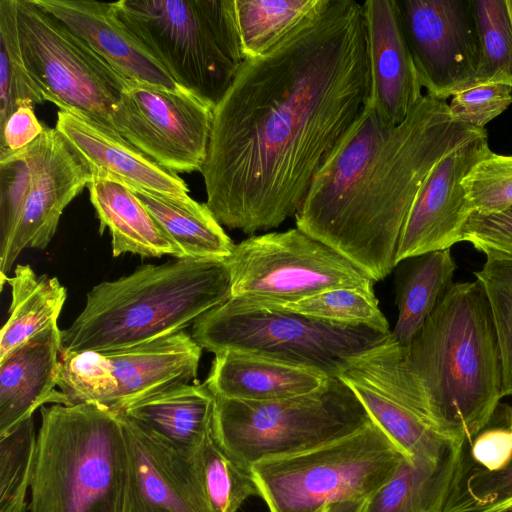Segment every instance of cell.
I'll list each match as a JSON object with an SVG mask.
<instances>
[{"label":"cell","instance_id":"obj_12","mask_svg":"<svg viewBox=\"0 0 512 512\" xmlns=\"http://www.w3.org/2000/svg\"><path fill=\"white\" fill-rule=\"evenodd\" d=\"M202 348L184 331L108 351L60 354L58 387L68 404L93 402L120 412L197 376Z\"/></svg>","mask_w":512,"mask_h":512},{"label":"cell","instance_id":"obj_17","mask_svg":"<svg viewBox=\"0 0 512 512\" xmlns=\"http://www.w3.org/2000/svg\"><path fill=\"white\" fill-rule=\"evenodd\" d=\"M491 151L486 130L443 157L421 185L403 225L396 264L462 242L474 211L462 180Z\"/></svg>","mask_w":512,"mask_h":512},{"label":"cell","instance_id":"obj_25","mask_svg":"<svg viewBox=\"0 0 512 512\" xmlns=\"http://www.w3.org/2000/svg\"><path fill=\"white\" fill-rule=\"evenodd\" d=\"M88 189L100 222V233L104 229L110 232L114 257L131 253L142 257L169 255L181 259L179 249L127 185L93 174Z\"/></svg>","mask_w":512,"mask_h":512},{"label":"cell","instance_id":"obj_15","mask_svg":"<svg viewBox=\"0 0 512 512\" xmlns=\"http://www.w3.org/2000/svg\"><path fill=\"white\" fill-rule=\"evenodd\" d=\"M427 95L446 100L474 82L480 44L472 0H396Z\"/></svg>","mask_w":512,"mask_h":512},{"label":"cell","instance_id":"obj_40","mask_svg":"<svg viewBox=\"0 0 512 512\" xmlns=\"http://www.w3.org/2000/svg\"><path fill=\"white\" fill-rule=\"evenodd\" d=\"M510 104V86L503 83H472L453 94L448 107L453 121L484 129Z\"/></svg>","mask_w":512,"mask_h":512},{"label":"cell","instance_id":"obj_36","mask_svg":"<svg viewBox=\"0 0 512 512\" xmlns=\"http://www.w3.org/2000/svg\"><path fill=\"white\" fill-rule=\"evenodd\" d=\"M474 272L482 286L496 332L502 375V397L512 396V258L488 254Z\"/></svg>","mask_w":512,"mask_h":512},{"label":"cell","instance_id":"obj_26","mask_svg":"<svg viewBox=\"0 0 512 512\" xmlns=\"http://www.w3.org/2000/svg\"><path fill=\"white\" fill-rule=\"evenodd\" d=\"M463 444L454 442L434 457L405 459L365 500L361 512H442Z\"/></svg>","mask_w":512,"mask_h":512},{"label":"cell","instance_id":"obj_33","mask_svg":"<svg viewBox=\"0 0 512 512\" xmlns=\"http://www.w3.org/2000/svg\"><path fill=\"white\" fill-rule=\"evenodd\" d=\"M0 58L1 126L19 107L45 101L22 57L16 0H0Z\"/></svg>","mask_w":512,"mask_h":512},{"label":"cell","instance_id":"obj_2","mask_svg":"<svg viewBox=\"0 0 512 512\" xmlns=\"http://www.w3.org/2000/svg\"><path fill=\"white\" fill-rule=\"evenodd\" d=\"M484 130L453 121L447 101L427 94L395 126L364 106L312 181L296 227L375 282L384 279L397 266L403 225L428 174Z\"/></svg>","mask_w":512,"mask_h":512},{"label":"cell","instance_id":"obj_27","mask_svg":"<svg viewBox=\"0 0 512 512\" xmlns=\"http://www.w3.org/2000/svg\"><path fill=\"white\" fill-rule=\"evenodd\" d=\"M130 189L179 249L181 259H227L232 254L235 244L206 203Z\"/></svg>","mask_w":512,"mask_h":512},{"label":"cell","instance_id":"obj_32","mask_svg":"<svg viewBox=\"0 0 512 512\" xmlns=\"http://www.w3.org/2000/svg\"><path fill=\"white\" fill-rule=\"evenodd\" d=\"M195 457L211 512H237L248 497L258 495L250 468L225 451L212 430Z\"/></svg>","mask_w":512,"mask_h":512},{"label":"cell","instance_id":"obj_44","mask_svg":"<svg viewBox=\"0 0 512 512\" xmlns=\"http://www.w3.org/2000/svg\"><path fill=\"white\" fill-rule=\"evenodd\" d=\"M505 427L512 433V406L506 410V425Z\"/></svg>","mask_w":512,"mask_h":512},{"label":"cell","instance_id":"obj_39","mask_svg":"<svg viewBox=\"0 0 512 512\" xmlns=\"http://www.w3.org/2000/svg\"><path fill=\"white\" fill-rule=\"evenodd\" d=\"M32 178L29 146L0 157V256L21 217Z\"/></svg>","mask_w":512,"mask_h":512},{"label":"cell","instance_id":"obj_45","mask_svg":"<svg viewBox=\"0 0 512 512\" xmlns=\"http://www.w3.org/2000/svg\"><path fill=\"white\" fill-rule=\"evenodd\" d=\"M505 2H506L507 11H508V15H509V19H510V23H511V27H512V0H505Z\"/></svg>","mask_w":512,"mask_h":512},{"label":"cell","instance_id":"obj_28","mask_svg":"<svg viewBox=\"0 0 512 512\" xmlns=\"http://www.w3.org/2000/svg\"><path fill=\"white\" fill-rule=\"evenodd\" d=\"M6 283L11 288V305L0 332V359L56 323L67 297L57 277L38 275L28 264H17Z\"/></svg>","mask_w":512,"mask_h":512},{"label":"cell","instance_id":"obj_1","mask_svg":"<svg viewBox=\"0 0 512 512\" xmlns=\"http://www.w3.org/2000/svg\"><path fill=\"white\" fill-rule=\"evenodd\" d=\"M369 90L365 12L354 0H331L273 50L245 59L213 109L200 170L218 222L252 234L295 216Z\"/></svg>","mask_w":512,"mask_h":512},{"label":"cell","instance_id":"obj_20","mask_svg":"<svg viewBox=\"0 0 512 512\" xmlns=\"http://www.w3.org/2000/svg\"><path fill=\"white\" fill-rule=\"evenodd\" d=\"M130 81L176 88L177 83L120 19L115 2L32 0Z\"/></svg>","mask_w":512,"mask_h":512},{"label":"cell","instance_id":"obj_8","mask_svg":"<svg viewBox=\"0 0 512 512\" xmlns=\"http://www.w3.org/2000/svg\"><path fill=\"white\" fill-rule=\"evenodd\" d=\"M191 336L215 355L227 351L251 354L331 378L338 377L348 359L385 342L391 333L229 298L200 316Z\"/></svg>","mask_w":512,"mask_h":512},{"label":"cell","instance_id":"obj_23","mask_svg":"<svg viewBox=\"0 0 512 512\" xmlns=\"http://www.w3.org/2000/svg\"><path fill=\"white\" fill-rule=\"evenodd\" d=\"M327 378L309 368L227 351L215 355L205 383L216 397L269 401L312 392Z\"/></svg>","mask_w":512,"mask_h":512},{"label":"cell","instance_id":"obj_29","mask_svg":"<svg viewBox=\"0 0 512 512\" xmlns=\"http://www.w3.org/2000/svg\"><path fill=\"white\" fill-rule=\"evenodd\" d=\"M412 261L397 287L398 318L392 338L407 347L423 327L447 289L456 270L450 249L430 252Z\"/></svg>","mask_w":512,"mask_h":512},{"label":"cell","instance_id":"obj_13","mask_svg":"<svg viewBox=\"0 0 512 512\" xmlns=\"http://www.w3.org/2000/svg\"><path fill=\"white\" fill-rule=\"evenodd\" d=\"M213 107L178 86L129 81L114 111V131L173 173L200 171L206 159Z\"/></svg>","mask_w":512,"mask_h":512},{"label":"cell","instance_id":"obj_30","mask_svg":"<svg viewBox=\"0 0 512 512\" xmlns=\"http://www.w3.org/2000/svg\"><path fill=\"white\" fill-rule=\"evenodd\" d=\"M331 0H234L245 59L260 57L315 20Z\"/></svg>","mask_w":512,"mask_h":512},{"label":"cell","instance_id":"obj_37","mask_svg":"<svg viewBox=\"0 0 512 512\" xmlns=\"http://www.w3.org/2000/svg\"><path fill=\"white\" fill-rule=\"evenodd\" d=\"M37 434L33 417L0 437V512H26Z\"/></svg>","mask_w":512,"mask_h":512},{"label":"cell","instance_id":"obj_31","mask_svg":"<svg viewBox=\"0 0 512 512\" xmlns=\"http://www.w3.org/2000/svg\"><path fill=\"white\" fill-rule=\"evenodd\" d=\"M462 454V453H461ZM512 507V437L487 468L462 456L442 512H508Z\"/></svg>","mask_w":512,"mask_h":512},{"label":"cell","instance_id":"obj_5","mask_svg":"<svg viewBox=\"0 0 512 512\" xmlns=\"http://www.w3.org/2000/svg\"><path fill=\"white\" fill-rule=\"evenodd\" d=\"M40 411L29 512H124L128 457L118 413L93 402Z\"/></svg>","mask_w":512,"mask_h":512},{"label":"cell","instance_id":"obj_10","mask_svg":"<svg viewBox=\"0 0 512 512\" xmlns=\"http://www.w3.org/2000/svg\"><path fill=\"white\" fill-rule=\"evenodd\" d=\"M16 9L22 57L44 100L115 132L130 80L32 0H16Z\"/></svg>","mask_w":512,"mask_h":512},{"label":"cell","instance_id":"obj_21","mask_svg":"<svg viewBox=\"0 0 512 512\" xmlns=\"http://www.w3.org/2000/svg\"><path fill=\"white\" fill-rule=\"evenodd\" d=\"M62 335L57 322L0 359V437L45 404H68L58 386Z\"/></svg>","mask_w":512,"mask_h":512},{"label":"cell","instance_id":"obj_24","mask_svg":"<svg viewBox=\"0 0 512 512\" xmlns=\"http://www.w3.org/2000/svg\"><path fill=\"white\" fill-rule=\"evenodd\" d=\"M215 407L216 396L204 382L174 386L118 413L168 445L193 454L212 430Z\"/></svg>","mask_w":512,"mask_h":512},{"label":"cell","instance_id":"obj_9","mask_svg":"<svg viewBox=\"0 0 512 512\" xmlns=\"http://www.w3.org/2000/svg\"><path fill=\"white\" fill-rule=\"evenodd\" d=\"M407 459L373 421L344 438L250 467L270 512H323L333 503L364 500Z\"/></svg>","mask_w":512,"mask_h":512},{"label":"cell","instance_id":"obj_42","mask_svg":"<svg viewBox=\"0 0 512 512\" xmlns=\"http://www.w3.org/2000/svg\"><path fill=\"white\" fill-rule=\"evenodd\" d=\"M44 130L33 106L19 107L0 126V157L28 147Z\"/></svg>","mask_w":512,"mask_h":512},{"label":"cell","instance_id":"obj_35","mask_svg":"<svg viewBox=\"0 0 512 512\" xmlns=\"http://www.w3.org/2000/svg\"><path fill=\"white\" fill-rule=\"evenodd\" d=\"M480 58L473 83L512 88V27L505 0H472Z\"/></svg>","mask_w":512,"mask_h":512},{"label":"cell","instance_id":"obj_6","mask_svg":"<svg viewBox=\"0 0 512 512\" xmlns=\"http://www.w3.org/2000/svg\"><path fill=\"white\" fill-rule=\"evenodd\" d=\"M120 19L178 86L220 102L245 57L234 0H120Z\"/></svg>","mask_w":512,"mask_h":512},{"label":"cell","instance_id":"obj_43","mask_svg":"<svg viewBox=\"0 0 512 512\" xmlns=\"http://www.w3.org/2000/svg\"><path fill=\"white\" fill-rule=\"evenodd\" d=\"M365 500H351L333 503L325 508L323 512H361Z\"/></svg>","mask_w":512,"mask_h":512},{"label":"cell","instance_id":"obj_41","mask_svg":"<svg viewBox=\"0 0 512 512\" xmlns=\"http://www.w3.org/2000/svg\"><path fill=\"white\" fill-rule=\"evenodd\" d=\"M462 241L485 255L512 258V206L490 214L473 211L464 226Z\"/></svg>","mask_w":512,"mask_h":512},{"label":"cell","instance_id":"obj_18","mask_svg":"<svg viewBox=\"0 0 512 512\" xmlns=\"http://www.w3.org/2000/svg\"><path fill=\"white\" fill-rule=\"evenodd\" d=\"M118 415L128 457L124 512H211L196 452L180 451Z\"/></svg>","mask_w":512,"mask_h":512},{"label":"cell","instance_id":"obj_22","mask_svg":"<svg viewBox=\"0 0 512 512\" xmlns=\"http://www.w3.org/2000/svg\"><path fill=\"white\" fill-rule=\"evenodd\" d=\"M55 128L93 174L115 179L130 188L180 198L189 196L183 179L115 132L64 110L58 112Z\"/></svg>","mask_w":512,"mask_h":512},{"label":"cell","instance_id":"obj_3","mask_svg":"<svg viewBox=\"0 0 512 512\" xmlns=\"http://www.w3.org/2000/svg\"><path fill=\"white\" fill-rule=\"evenodd\" d=\"M404 348L431 425L457 442H471L502 398L497 337L480 283H452Z\"/></svg>","mask_w":512,"mask_h":512},{"label":"cell","instance_id":"obj_34","mask_svg":"<svg viewBox=\"0 0 512 512\" xmlns=\"http://www.w3.org/2000/svg\"><path fill=\"white\" fill-rule=\"evenodd\" d=\"M278 307L319 320L391 333L373 288H334Z\"/></svg>","mask_w":512,"mask_h":512},{"label":"cell","instance_id":"obj_4","mask_svg":"<svg viewBox=\"0 0 512 512\" xmlns=\"http://www.w3.org/2000/svg\"><path fill=\"white\" fill-rule=\"evenodd\" d=\"M231 297L227 259L145 264L95 285L61 330L63 353L133 347L183 331Z\"/></svg>","mask_w":512,"mask_h":512},{"label":"cell","instance_id":"obj_7","mask_svg":"<svg viewBox=\"0 0 512 512\" xmlns=\"http://www.w3.org/2000/svg\"><path fill=\"white\" fill-rule=\"evenodd\" d=\"M371 422L350 386L331 377L312 392L283 399L216 397L212 433L225 451L250 468L344 438Z\"/></svg>","mask_w":512,"mask_h":512},{"label":"cell","instance_id":"obj_11","mask_svg":"<svg viewBox=\"0 0 512 512\" xmlns=\"http://www.w3.org/2000/svg\"><path fill=\"white\" fill-rule=\"evenodd\" d=\"M227 263L231 297L279 306L342 287L375 281L328 245L300 229L269 232L235 244Z\"/></svg>","mask_w":512,"mask_h":512},{"label":"cell","instance_id":"obj_46","mask_svg":"<svg viewBox=\"0 0 512 512\" xmlns=\"http://www.w3.org/2000/svg\"><path fill=\"white\" fill-rule=\"evenodd\" d=\"M508 512H512V507L509 509V511H508Z\"/></svg>","mask_w":512,"mask_h":512},{"label":"cell","instance_id":"obj_19","mask_svg":"<svg viewBox=\"0 0 512 512\" xmlns=\"http://www.w3.org/2000/svg\"><path fill=\"white\" fill-rule=\"evenodd\" d=\"M370 90L366 107L385 124L402 123L424 96L406 42L396 0L363 3Z\"/></svg>","mask_w":512,"mask_h":512},{"label":"cell","instance_id":"obj_38","mask_svg":"<svg viewBox=\"0 0 512 512\" xmlns=\"http://www.w3.org/2000/svg\"><path fill=\"white\" fill-rule=\"evenodd\" d=\"M474 211L490 214L512 206V156L492 150L462 180Z\"/></svg>","mask_w":512,"mask_h":512},{"label":"cell","instance_id":"obj_14","mask_svg":"<svg viewBox=\"0 0 512 512\" xmlns=\"http://www.w3.org/2000/svg\"><path fill=\"white\" fill-rule=\"evenodd\" d=\"M338 377L408 460L437 456L457 442L430 425L425 398L407 368L405 348L392 335L348 359Z\"/></svg>","mask_w":512,"mask_h":512},{"label":"cell","instance_id":"obj_16","mask_svg":"<svg viewBox=\"0 0 512 512\" xmlns=\"http://www.w3.org/2000/svg\"><path fill=\"white\" fill-rule=\"evenodd\" d=\"M29 148L32 178L21 217L7 250L0 256L1 289L21 251L45 249L64 209L93 179L89 166L56 128L45 127Z\"/></svg>","mask_w":512,"mask_h":512}]
</instances>
